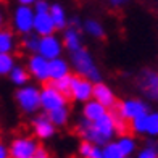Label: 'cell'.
Instances as JSON below:
<instances>
[{
    "instance_id": "cell-1",
    "label": "cell",
    "mask_w": 158,
    "mask_h": 158,
    "mask_svg": "<svg viewBox=\"0 0 158 158\" xmlns=\"http://www.w3.org/2000/svg\"><path fill=\"white\" fill-rule=\"evenodd\" d=\"M77 134L84 140H90L97 145H105L106 142L113 140V137L118 134L114 111L108 110L103 116H100L95 121L81 118L77 123Z\"/></svg>"
},
{
    "instance_id": "cell-2",
    "label": "cell",
    "mask_w": 158,
    "mask_h": 158,
    "mask_svg": "<svg viewBox=\"0 0 158 158\" xmlns=\"http://www.w3.org/2000/svg\"><path fill=\"white\" fill-rule=\"evenodd\" d=\"M69 61H71V68L74 69L76 74L87 77L92 82L102 81V73H100L94 56H92V53L87 48L82 47V48L76 50V52H71Z\"/></svg>"
},
{
    "instance_id": "cell-3",
    "label": "cell",
    "mask_w": 158,
    "mask_h": 158,
    "mask_svg": "<svg viewBox=\"0 0 158 158\" xmlns=\"http://www.w3.org/2000/svg\"><path fill=\"white\" fill-rule=\"evenodd\" d=\"M15 102L24 114H34L40 110V89L26 84L15 92Z\"/></svg>"
},
{
    "instance_id": "cell-4",
    "label": "cell",
    "mask_w": 158,
    "mask_h": 158,
    "mask_svg": "<svg viewBox=\"0 0 158 158\" xmlns=\"http://www.w3.org/2000/svg\"><path fill=\"white\" fill-rule=\"evenodd\" d=\"M34 16H35V11H34L32 5L18 3L11 16V26L15 29V32L23 35V34L34 31Z\"/></svg>"
},
{
    "instance_id": "cell-5",
    "label": "cell",
    "mask_w": 158,
    "mask_h": 158,
    "mask_svg": "<svg viewBox=\"0 0 158 158\" xmlns=\"http://www.w3.org/2000/svg\"><path fill=\"white\" fill-rule=\"evenodd\" d=\"M68 105V97L50 82L40 89V108L45 113Z\"/></svg>"
},
{
    "instance_id": "cell-6",
    "label": "cell",
    "mask_w": 158,
    "mask_h": 158,
    "mask_svg": "<svg viewBox=\"0 0 158 158\" xmlns=\"http://www.w3.org/2000/svg\"><path fill=\"white\" fill-rule=\"evenodd\" d=\"M37 147H39V142L35 137L19 135V137L13 139L10 143V156L11 158H34Z\"/></svg>"
},
{
    "instance_id": "cell-7",
    "label": "cell",
    "mask_w": 158,
    "mask_h": 158,
    "mask_svg": "<svg viewBox=\"0 0 158 158\" xmlns=\"http://www.w3.org/2000/svg\"><path fill=\"white\" fill-rule=\"evenodd\" d=\"M137 87L148 100H158V71L155 69H142L137 77Z\"/></svg>"
},
{
    "instance_id": "cell-8",
    "label": "cell",
    "mask_w": 158,
    "mask_h": 158,
    "mask_svg": "<svg viewBox=\"0 0 158 158\" xmlns=\"http://www.w3.org/2000/svg\"><path fill=\"white\" fill-rule=\"evenodd\" d=\"M27 71L34 81L40 84L50 82V73H48V60L42 56L39 52L31 53L27 58Z\"/></svg>"
},
{
    "instance_id": "cell-9",
    "label": "cell",
    "mask_w": 158,
    "mask_h": 158,
    "mask_svg": "<svg viewBox=\"0 0 158 158\" xmlns=\"http://www.w3.org/2000/svg\"><path fill=\"white\" fill-rule=\"evenodd\" d=\"M147 111H148V105L140 98H124L123 102L116 103V113L123 119H126L127 123Z\"/></svg>"
},
{
    "instance_id": "cell-10",
    "label": "cell",
    "mask_w": 158,
    "mask_h": 158,
    "mask_svg": "<svg viewBox=\"0 0 158 158\" xmlns=\"http://www.w3.org/2000/svg\"><path fill=\"white\" fill-rule=\"evenodd\" d=\"M94 84L90 79L87 77H82V76H73V81H71V97L74 102H81L85 103L87 100L92 98L94 95Z\"/></svg>"
},
{
    "instance_id": "cell-11",
    "label": "cell",
    "mask_w": 158,
    "mask_h": 158,
    "mask_svg": "<svg viewBox=\"0 0 158 158\" xmlns=\"http://www.w3.org/2000/svg\"><path fill=\"white\" fill-rule=\"evenodd\" d=\"M63 50H64L63 39L58 37L55 32L53 34L42 35V37H40L39 50H37V52L42 56H45L47 60H52V58H56V56H61L63 55Z\"/></svg>"
},
{
    "instance_id": "cell-12",
    "label": "cell",
    "mask_w": 158,
    "mask_h": 158,
    "mask_svg": "<svg viewBox=\"0 0 158 158\" xmlns=\"http://www.w3.org/2000/svg\"><path fill=\"white\" fill-rule=\"evenodd\" d=\"M31 126H32L34 137L37 140H48V139H52L56 132V126L52 123V119L48 118V114L45 111H44V114L34 116Z\"/></svg>"
},
{
    "instance_id": "cell-13",
    "label": "cell",
    "mask_w": 158,
    "mask_h": 158,
    "mask_svg": "<svg viewBox=\"0 0 158 158\" xmlns=\"http://www.w3.org/2000/svg\"><path fill=\"white\" fill-rule=\"evenodd\" d=\"M94 97L95 100H98L100 103H103L108 110L114 108L116 106V95H114L113 89L110 87L108 84H105L102 81H98L94 84Z\"/></svg>"
},
{
    "instance_id": "cell-14",
    "label": "cell",
    "mask_w": 158,
    "mask_h": 158,
    "mask_svg": "<svg viewBox=\"0 0 158 158\" xmlns=\"http://www.w3.org/2000/svg\"><path fill=\"white\" fill-rule=\"evenodd\" d=\"M55 29V24H53V19L50 16V11H35V16H34V32H37L40 37L42 35H47V34H53Z\"/></svg>"
},
{
    "instance_id": "cell-15",
    "label": "cell",
    "mask_w": 158,
    "mask_h": 158,
    "mask_svg": "<svg viewBox=\"0 0 158 158\" xmlns=\"http://www.w3.org/2000/svg\"><path fill=\"white\" fill-rule=\"evenodd\" d=\"M48 73H50V81H56L63 76L71 74V61H68L63 56L48 60Z\"/></svg>"
},
{
    "instance_id": "cell-16",
    "label": "cell",
    "mask_w": 158,
    "mask_h": 158,
    "mask_svg": "<svg viewBox=\"0 0 158 158\" xmlns=\"http://www.w3.org/2000/svg\"><path fill=\"white\" fill-rule=\"evenodd\" d=\"M63 44H64V48L68 52H76V50L82 48V35L79 32V27H74V26H68L66 29L63 31Z\"/></svg>"
},
{
    "instance_id": "cell-17",
    "label": "cell",
    "mask_w": 158,
    "mask_h": 158,
    "mask_svg": "<svg viewBox=\"0 0 158 158\" xmlns=\"http://www.w3.org/2000/svg\"><path fill=\"white\" fill-rule=\"evenodd\" d=\"M106 111H108V108H106L103 103H100L98 100H95L94 97H92L85 103H82V113L81 114H82V118H85V119L95 121L100 116H103Z\"/></svg>"
},
{
    "instance_id": "cell-18",
    "label": "cell",
    "mask_w": 158,
    "mask_h": 158,
    "mask_svg": "<svg viewBox=\"0 0 158 158\" xmlns=\"http://www.w3.org/2000/svg\"><path fill=\"white\" fill-rule=\"evenodd\" d=\"M50 16L53 19L55 29L56 31H64L69 26V18L66 15V10L61 3H50Z\"/></svg>"
},
{
    "instance_id": "cell-19",
    "label": "cell",
    "mask_w": 158,
    "mask_h": 158,
    "mask_svg": "<svg viewBox=\"0 0 158 158\" xmlns=\"http://www.w3.org/2000/svg\"><path fill=\"white\" fill-rule=\"evenodd\" d=\"M77 153L82 158H103L102 145H97V143H92L90 140H84V139L77 147Z\"/></svg>"
},
{
    "instance_id": "cell-20",
    "label": "cell",
    "mask_w": 158,
    "mask_h": 158,
    "mask_svg": "<svg viewBox=\"0 0 158 158\" xmlns=\"http://www.w3.org/2000/svg\"><path fill=\"white\" fill-rule=\"evenodd\" d=\"M8 77H10L11 84H15L16 87H21V85H26V84H27L31 74H29V71H27V68L21 66V64H15V66H13V69L10 71Z\"/></svg>"
},
{
    "instance_id": "cell-21",
    "label": "cell",
    "mask_w": 158,
    "mask_h": 158,
    "mask_svg": "<svg viewBox=\"0 0 158 158\" xmlns=\"http://www.w3.org/2000/svg\"><path fill=\"white\" fill-rule=\"evenodd\" d=\"M82 29H84L85 34L90 35V37H94V39H103L105 37V27L97 19H92V18L85 19L84 24H82Z\"/></svg>"
},
{
    "instance_id": "cell-22",
    "label": "cell",
    "mask_w": 158,
    "mask_h": 158,
    "mask_svg": "<svg viewBox=\"0 0 158 158\" xmlns=\"http://www.w3.org/2000/svg\"><path fill=\"white\" fill-rule=\"evenodd\" d=\"M118 145L121 148V152H123V156L127 158L135 153V150H137V142H135V139L132 137V135L129 134H119L118 137Z\"/></svg>"
},
{
    "instance_id": "cell-23",
    "label": "cell",
    "mask_w": 158,
    "mask_h": 158,
    "mask_svg": "<svg viewBox=\"0 0 158 158\" xmlns=\"http://www.w3.org/2000/svg\"><path fill=\"white\" fill-rule=\"evenodd\" d=\"M15 47H16V40H15L13 31L2 27V29H0V52L13 53Z\"/></svg>"
},
{
    "instance_id": "cell-24",
    "label": "cell",
    "mask_w": 158,
    "mask_h": 158,
    "mask_svg": "<svg viewBox=\"0 0 158 158\" xmlns=\"http://www.w3.org/2000/svg\"><path fill=\"white\" fill-rule=\"evenodd\" d=\"M47 114H48V118L52 119V123H53L56 127L66 126L68 119H69V110H68V105H66V106H60V108H56V110L48 111Z\"/></svg>"
},
{
    "instance_id": "cell-25",
    "label": "cell",
    "mask_w": 158,
    "mask_h": 158,
    "mask_svg": "<svg viewBox=\"0 0 158 158\" xmlns=\"http://www.w3.org/2000/svg\"><path fill=\"white\" fill-rule=\"evenodd\" d=\"M39 42H40V35L37 32H27V34H23V39H21V45L26 50L27 53H35L39 50Z\"/></svg>"
},
{
    "instance_id": "cell-26",
    "label": "cell",
    "mask_w": 158,
    "mask_h": 158,
    "mask_svg": "<svg viewBox=\"0 0 158 158\" xmlns=\"http://www.w3.org/2000/svg\"><path fill=\"white\" fill-rule=\"evenodd\" d=\"M147 113H143L140 116L129 121V127H131V131L135 135H145L147 134Z\"/></svg>"
},
{
    "instance_id": "cell-27",
    "label": "cell",
    "mask_w": 158,
    "mask_h": 158,
    "mask_svg": "<svg viewBox=\"0 0 158 158\" xmlns=\"http://www.w3.org/2000/svg\"><path fill=\"white\" fill-rule=\"evenodd\" d=\"M15 64H16V60L11 53L0 52V76H8Z\"/></svg>"
},
{
    "instance_id": "cell-28",
    "label": "cell",
    "mask_w": 158,
    "mask_h": 158,
    "mask_svg": "<svg viewBox=\"0 0 158 158\" xmlns=\"http://www.w3.org/2000/svg\"><path fill=\"white\" fill-rule=\"evenodd\" d=\"M150 139L158 137V111L147 113V134Z\"/></svg>"
},
{
    "instance_id": "cell-29",
    "label": "cell",
    "mask_w": 158,
    "mask_h": 158,
    "mask_svg": "<svg viewBox=\"0 0 158 158\" xmlns=\"http://www.w3.org/2000/svg\"><path fill=\"white\" fill-rule=\"evenodd\" d=\"M102 150H103V158H124L116 140L106 142L105 145H102Z\"/></svg>"
},
{
    "instance_id": "cell-30",
    "label": "cell",
    "mask_w": 158,
    "mask_h": 158,
    "mask_svg": "<svg viewBox=\"0 0 158 158\" xmlns=\"http://www.w3.org/2000/svg\"><path fill=\"white\" fill-rule=\"evenodd\" d=\"M71 81H73V74H68V76H63L60 79H56V81H50L56 89L60 92H63L64 95L68 98L71 97Z\"/></svg>"
},
{
    "instance_id": "cell-31",
    "label": "cell",
    "mask_w": 158,
    "mask_h": 158,
    "mask_svg": "<svg viewBox=\"0 0 158 158\" xmlns=\"http://www.w3.org/2000/svg\"><path fill=\"white\" fill-rule=\"evenodd\" d=\"M137 156L139 158H158V143L155 140H148L145 145L139 150Z\"/></svg>"
},
{
    "instance_id": "cell-32",
    "label": "cell",
    "mask_w": 158,
    "mask_h": 158,
    "mask_svg": "<svg viewBox=\"0 0 158 158\" xmlns=\"http://www.w3.org/2000/svg\"><path fill=\"white\" fill-rule=\"evenodd\" d=\"M32 6H34V11H48L50 10V3L47 0H37Z\"/></svg>"
},
{
    "instance_id": "cell-33",
    "label": "cell",
    "mask_w": 158,
    "mask_h": 158,
    "mask_svg": "<svg viewBox=\"0 0 158 158\" xmlns=\"http://www.w3.org/2000/svg\"><path fill=\"white\" fill-rule=\"evenodd\" d=\"M48 156H50V153H48V150L44 145H39L37 148H35L34 158H48Z\"/></svg>"
},
{
    "instance_id": "cell-34",
    "label": "cell",
    "mask_w": 158,
    "mask_h": 158,
    "mask_svg": "<svg viewBox=\"0 0 158 158\" xmlns=\"http://www.w3.org/2000/svg\"><path fill=\"white\" fill-rule=\"evenodd\" d=\"M113 8H121V6H124V5H127L131 0H106Z\"/></svg>"
},
{
    "instance_id": "cell-35",
    "label": "cell",
    "mask_w": 158,
    "mask_h": 158,
    "mask_svg": "<svg viewBox=\"0 0 158 158\" xmlns=\"http://www.w3.org/2000/svg\"><path fill=\"white\" fill-rule=\"evenodd\" d=\"M10 156V147L0 140V158H8Z\"/></svg>"
},
{
    "instance_id": "cell-36",
    "label": "cell",
    "mask_w": 158,
    "mask_h": 158,
    "mask_svg": "<svg viewBox=\"0 0 158 158\" xmlns=\"http://www.w3.org/2000/svg\"><path fill=\"white\" fill-rule=\"evenodd\" d=\"M69 26L79 27V26H81V19H79L77 16H73V18H69Z\"/></svg>"
},
{
    "instance_id": "cell-37",
    "label": "cell",
    "mask_w": 158,
    "mask_h": 158,
    "mask_svg": "<svg viewBox=\"0 0 158 158\" xmlns=\"http://www.w3.org/2000/svg\"><path fill=\"white\" fill-rule=\"evenodd\" d=\"M37 0H18V3H21V5H34Z\"/></svg>"
},
{
    "instance_id": "cell-38",
    "label": "cell",
    "mask_w": 158,
    "mask_h": 158,
    "mask_svg": "<svg viewBox=\"0 0 158 158\" xmlns=\"http://www.w3.org/2000/svg\"><path fill=\"white\" fill-rule=\"evenodd\" d=\"M3 27V13H2V10H0V29Z\"/></svg>"
}]
</instances>
